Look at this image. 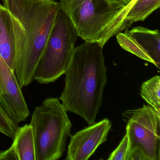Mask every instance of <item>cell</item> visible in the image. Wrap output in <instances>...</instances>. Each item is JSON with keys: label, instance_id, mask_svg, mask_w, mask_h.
<instances>
[{"label": "cell", "instance_id": "obj_1", "mask_svg": "<svg viewBox=\"0 0 160 160\" xmlns=\"http://www.w3.org/2000/svg\"><path fill=\"white\" fill-rule=\"evenodd\" d=\"M11 14L14 72L21 88L29 85L61 9L55 0H2Z\"/></svg>", "mask_w": 160, "mask_h": 160}, {"label": "cell", "instance_id": "obj_2", "mask_svg": "<svg viewBox=\"0 0 160 160\" xmlns=\"http://www.w3.org/2000/svg\"><path fill=\"white\" fill-rule=\"evenodd\" d=\"M103 48L93 42L75 48L60 97L67 111L81 116L89 125L95 122L107 81Z\"/></svg>", "mask_w": 160, "mask_h": 160}, {"label": "cell", "instance_id": "obj_3", "mask_svg": "<svg viewBox=\"0 0 160 160\" xmlns=\"http://www.w3.org/2000/svg\"><path fill=\"white\" fill-rule=\"evenodd\" d=\"M61 8L85 42H98L102 47L125 30L126 4L114 0H60Z\"/></svg>", "mask_w": 160, "mask_h": 160}, {"label": "cell", "instance_id": "obj_4", "mask_svg": "<svg viewBox=\"0 0 160 160\" xmlns=\"http://www.w3.org/2000/svg\"><path fill=\"white\" fill-rule=\"evenodd\" d=\"M59 100L48 98L32 115L36 160H57L63 155L72 124Z\"/></svg>", "mask_w": 160, "mask_h": 160}, {"label": "cell", "instance_id": "obj_5", "mask_svg": "<svg viewBox=\"0 0 160 160\" xmlns=\"http://www.w3.org/2000/svg\"><path fill=\"white\" fill-rule=\"evenodd\" d=\"M78 37L71 20L61 8L36 67L33 80L41 84H48L65 74Z\"/></svg>", "mask_w": 160, "mask_h": 160}, {"label": "cell", "instance_id": "obj_6", "mask_svg": "<svg viewBox=\"0 0 160 160\" xmlns=\"http://www.w3.org/2000/svg\"><path fill=\"white\" fill-rule=\"evenodd\" d=\"M129 145L126 160H160V115L149 105L122 113Z\"/></svg>", "mask_w": 160, "mask_h": 160}, {"label": "cell", "instance_id": "obj_7", "mask_svg": "<svg viewBox=\"0 0 160 160\" xmlns=\"http://www.w3.org/2000/svg\"><path fill=\"white\" fill-rule=\"evenodd\" d=\"M121 47L160 69V33L158 30L136 27L116 35Z\"/></svg>", "mask_w": 160, "mask_h": 160}, {"label": "cell", "instance_id": "obj_8", "mask_svg": "<svg viewBox=\"0 0 160 160\" xmlns=\"http://www.w3.org/2000/svg\"><path fill=\"white\" fill-rule=\"evenodd\" d=\"M0 103L15 122L27 119L29 111L14 70L0 57Z\"/></svg>", "mask_w": 160, "mask_h": 160}, {"label": "cell", "instance_id": "obj_9", "mask_svg": "<svg viewBox=\"0 0 160 160\" xmlns=\"http://www.w3.org/2000/svg\"><path fill=\"white\" fill-rule=\"evenodd\" d=\"M112 122L105 118L70 136L66 160H87L105 142Z\"/></svg>", "mask_w": 160, "mask_h": 160}, {"label": "cell", "instance_id": "obj_10", "mask_svg": "<svg viewBox=\"0 0 160 160\" xmlns=\"http://www.w3.org/2000/svg\"><path fill=\"white\" fill-rule=\"evenodd\" d=\"M10 148L0 152V160H36L33 130L30 124L19 127Z\"/></svg>", "mask_w": 160, "mask_h": 160}, {"label": "cell", "instance_id": "obj_11", "mask_svg": "<svg viewBox=\"0 0 160 160\" xmlns=\"http://www.w3.org/2000/svg\"><path fill=\"white\" fill-rule=\"evenodd\" d=\"M160 6V0H132L126 5L124 18L126 30L134 22L144 21Z\"/></svg>", "mask_w": 160, "mask_h": 160}, {"label": "cell", "instance_id": "obj_12", "mask_svg": "<svg viewBox=\"0 0 160 160\" xmlns=\"http://www.w3.org/2000/svg\"><path fill=\"white\" fill-rule=\"evenodd\" d=\"M160 77L155 76L142 84L140 95L160 115Z\"/></svg>", "mask_w": 160, "mask_h": 160}, {"label": "cell", "instance_id": "obj_13", "mask_svg": "<svg viewBox=\"0 0 160 160\" xmlns=\"http://www.w3.org/2000/svg\"><path fill=\"white\" fill-rule=\"evenodd\" d=\"M19 126L8 116L0 103V132L13 139Z\"/></svg>", "mask_w": 160, "mask_h": 160}, {"label": "cell", "instance_id": "obj_14", "mask_svg": "<svg viewBox=\"0 0 160 160\" xmlns=\"http://www.w3.org/2000/svg\"><path fill=\"white\" fill-rule=\"evenodd\" d=\"M129 140L128 134H126L118 148L109 155L108 160H126L129 148Z\"/></svg>", "mask_w": 160, "mask_h": 160}, {"label": "cell", "instance_id": "obj_15", "mask_svg": "<svg viewBox=\"0 0 160 160\" xmlns=\"http://www.w3.org/2000/svg\"><path fill=\"white\" fill-rule=\"evenodd\" d=\"M116 2H121V3H124V4H129L132 0H114Z\"/></svg>", "mask_w": 160, "mask_h": 160}]
</instances>
